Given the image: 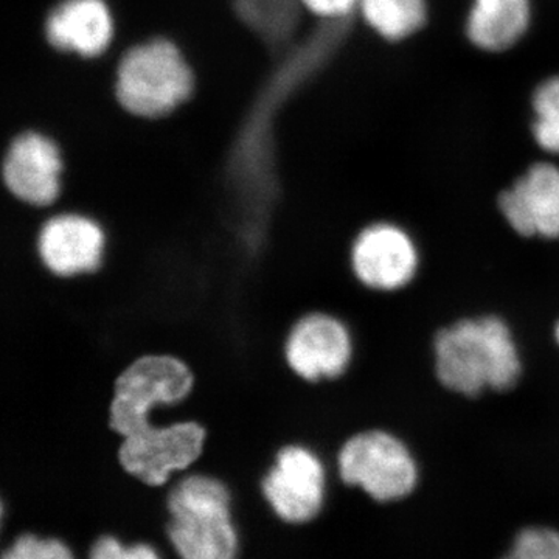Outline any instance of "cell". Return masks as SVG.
<instances>
[{
  "mask_svg": "<svg viewBox=\"0 0 559 559\" xmlns=\"http://www.w3.org/2000/svg\"><path fill=\"white\" fill-rule=\"evenodd\" d=\"M194 374L173 355H143L121 370L114 382L109 426L120 437L154 425L153 412L176 406L190 395Z\"/></svg>",
  "mask_w": 559,
  "mask_h": 559,
  "instance_id": "4",
  "label": "cell"
},
{
  "mask_svg": "<svg viewBox=\"0 0 559 559\" xmlns=\"http://www.w3.org/2000/svg\"><path fill=\"white\" fill-rule=\"evenodd\" d=\"M502 559H559V532L547 527L522 530Z\"/></svg>",
  "mask_w": 559,
  "mask_h": 559,
  "instance_id": "17",
  "label": "cell"
},
{
  "mask_svg": "<svg viewBox=\"0 0 559 559\" xmlns=\"http://www.w3.org/2000/svg\"><path fill=\"white\" fill-rule=\"evenodd\" d=\"M66 159L60 146L39 132H24L11 142L2 162L3 190L22 204L50 210L64 187Z\"/></svg>",
  "mask_w": 559,
  "mask_h": 559,
  "instance_id": "11",
  "label": "cell"
},
{
  "mask_svg": "<svg viewBox=\"0 0 559 559\" xmlns=\"http://www.w3.org/2000/svg\"><path fill=\"white\" fill-rule=\"evenodd\" d=\"M193 91V73L170 40L140 44L117 69L116 97L121 108L142 119L175 112Z\"/></svg>",
  "mask_w": 559,
  "mask_h": 559,
  "instance_id": "3",
  "label": "cell"
},
{
  "mask_svg": "<svg viewBox=\"0 0 559 559\" xmlns=\"http://www.w3.org/2000/svg\"><path fill=\"white\" fill-rule=\"evenodd\" d=\"M91 559H159L156 551L145 544L124 547L114 538H102L94 544L91 550Z\"/></svg>",
  "mask_w": 559,
  "mask_h": 559,
  "instance_id": "19",
  "label": "cell"
},
{
  "mask_svg": "<svg viewBox=\"0 0 559 559\" xmlns=\"http://www.w3.org/2000/svg\"><path fill=\"white\" fill-rule=\"evenodd\" d=\"M207 430L198 421L154 425L121 437L117 457L132 479L164 488L173 477L197 465L204 452Z\"/></svg>",
  "mask_w": 559,
  "mask_h": 559,
  "instance_id": "6",
  "label": "cell"
},
{
  "mask_svg": "<svg viewBox=\"0 0 559 559\" xmlns=\"http://www.w3.org/2000/svg\"><path fill=\"white\" fill-rule=\"evenodd\" d=\"M433 353L440 384L468 399L484 390L507 392L522 374L513 333L498 316L462 319L437 331Z\"/></svg>",
  "mask_w": 559,
  "mask_h": 559,
  "instance_id": "1",
  "label": "cell"
},
{
  "mask_svg": "<svg viewBox=\"0 0 559 559\" xmlns=\"http://www.w3.org/2000/svg\"><path fill=\"white\" fill-rule=\"evenodd\" d=\"M532 22L530 0H474L466 36L477 49L506 51L516 46Z\"/></svg>",
  "mask_w": 559,
  "mask_h": 559,
  "instance_id": "14",
  "label": "cell"
},
{
  "mask_svg": "<svg viewBox=\"0 0 559 559\" xmlns=\"http://www.w3.org/2000/svg\"><path fill=\"white\" fill-rule=\"evenodd\" d=\"M533 138L547 153L559 154V76L539 84L533 95Z\"/></svg>",
  "mask_w": 559,
  "mask_h": 559,
  "instance_id": "16",
  "label": "cell"
},
{
  "mask_svg": "<svg viewBox=\"0 0 559 559\" xmlns=\"http://www.w3.org/2000/svg\"><path fill=\"white\" fill-rule=\"evenodd\" d=\"M46 36L64 53L100 57L112 43V13L105 0H64L47 17Z\"/></svg>",
  "mask_w": 559,
  "mask_h": 559,
  "instance_id": "13",
  "label": "cell"
},
{
  "mask_svg": "<svg viewBox=\"0 0 559 559\" xmlns=\"http://www.w3.org/2000/svg\"><path fill=\"white\" fill-rule=\"evenodd\" d=\"M347 264L349 274L360 286L390 293L404 288L415 278L419 255L406 230L392 223H373L349 241Z\"/></svg>",
  "mask_w": 559,
  "mask_h": 559,
  "instance_id": "9",
  "label": "cell"
},
{
  "mask_svg": "<svg viewBox=\"0 0 559 559\" xmlns=\"http://www.w3.org/2000/svg\"><path fill=\"white\" fill-rule=\"evenodd\" d=\"M358 10L370 28L393 43L411 38L428 20L426 0H359Z\"/></svg>",
  "mask_w": 559,
  "mask_h": 559,
  "instance_id": "15",
  "label": "cell"
},
{
  "mask_svg": "<svg viewBox=\"0 0 559 559\" xmlns=\"http://www.w3.org/2000/svg\"><path fill=\"white\" fill-rule=\"evenodd\" d=\"M316 16L340 20L358 9L359 0H300Z\"/></svg>",
  "mask_w": 559,
  "mask_h": 559,
  "instance_id": "20",
  "label": "cell"
},
{
  "mask_svg": "<svg viewBox=\"0 0 559 559\" xmlns=\"http://www.w3.org/2000/svg\"><path fill=\"white\" fill-rule=\"evenodd\" d=\"M286 366L307 382L336 381L352 369L355 336L344 319L330 311L305 312L283 344Z\"/></svg>",
  "mask_w": 559,
  "mask_h": 559,
  "instance_id": "8",
  "label": "cell"
},
{
  "mask_svg": "<svg viewBox=\"0 0 559 559\" xmlns=\"http://www.w3.org/2000/svg\"><path fill=\"white\" fill-rule=\"evenodd\" d=\"M40 215L36 255L51 275L75 278L100 270L108 238L97 219L72 210Z\"/></svg>",
  "mask_w": 559,
  "mask_h": 559,
  "instance_id": "10",
  "label": "cell"
},
{
  "mask_svg": "<svg viewBox=\"0 0 559 559\" xmlns=\"http://www.w3.org/2000/svg\"><path fill=\"white\" fill-rule=\"evenodd\" d=\"M2 559H73V557L60 540L24 535L11 546L9 551H5Z\"/></svg>",
  "mask_w": 559,
  "mask_h": 559,
  "instance_id": "18",
  "label": "cell"
},
{
  "mask_svg": "<svg viewBox=\"0 0 559 559\" xmlns=\"http://www.w3.org/2000/svg\"><path fill=\"white\" fill-rule=\"evenodd\" d=\"M325 460L304 443L280 448L260 480V492L272 511L290 524H305L322 511L326 498Z\"/></svg>",
  "mask_w": 559,
  "mask_h": 559,
  "instance_id": "7",
  "label": "cell"
},
{
  "mask_svg": "<svg viewBox=\"0 0 559 559\" xmlns=\"http://www.w3.org/2000/svg\"><path fill=\"white\" fill-rule=\"evenodd\" d=\"M555 341H557V344L559 345V320L557 322V325H555Z\"/></svg>",
  "mask_w": 559,
  "mask_h": 559,
  "instance_id": "21",
  "label": "cell"
},
{
  "mask_svg": "<svg viewBox=\"0 0 559 559\" xmlns=\"http://www.w3.org/2000/svg\"><path fill=\"white\" fill-rule=\"evenodd\" d=\"M336 468L342 484L362 489L378 502L407 498L418 484L409 448L381 429L359 430L342 441Z\"/></svg>",
  "mask_w": 559,
  "mask_h": 559,
  "instance_id": "5",
  "label": "cell"
},
{
  "mask_svg": "<svg viewBox=\"0 0 559 559\" xmlns=\"http://www.w3.org/2000/svg\"><path fill=\"white\" fill-rule=\"evenodd\" d=\"M499 210L507 224L525 238L559 240V168L532 165L510 189L500 193Z\"/></svg>",
  "mask_w": 559,
  "mask_h": 559,
  "instance_id": "12",
  "label": "cell"
},
{
  "mask_svg": "<svg viewBox=\"0 0 559 559\" xmlns=\"http://www.w3.org/2000/svg\"><path fill=\"white\" fill-rule=\"evenodd\" d=\"M231 489L213 474L189 469L173 477L165 495L168 536L182 559H237Z\"/></svg>",
  "mask_w": 559,
  "mask_h": 559,
  "instance_id": "2",
  "label": "cell"
}]
</instances>
